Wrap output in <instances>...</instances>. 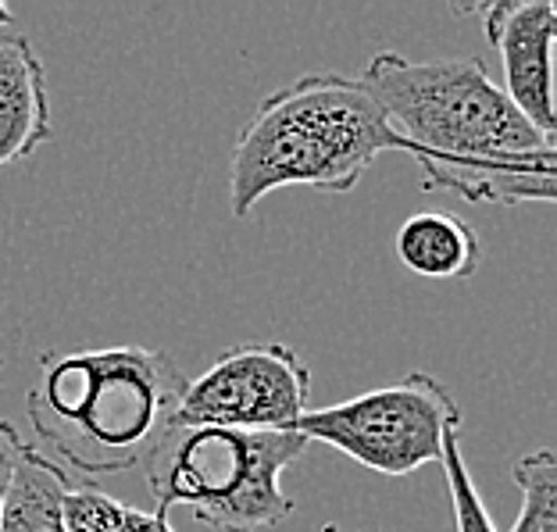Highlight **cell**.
Returning <instances> with one entry per match:
<instances>
[{"label":"cell","mask_w":557,"mask_h":532,"mask_svg":"<svg viewBox=\"0 0 557 532\" xmlns=\"http://www.w3.org/2000/svg\"><path fill=\"white\" fill-rule=\"evenodd\" d=\"M358 79L404 139L425 189L472 205H554V136L525 122L483 61L379 50Z\"/></svg>","instance_id":"1"},{"label":"cell","mask_w":557,"mask_h":532,"mask_svg":"<svg viewBox=\"0 0 557 532\" xmlns=\"http://www.w3.org/2000/svg\"><path fill=\"white\" fill-rule=\"evenodd\" d=\"M186 372L154 347H94L50 358L25 415L50 461L83 475L144 468L172 433Z\"/></svg>","instance_id":"2"},{"label":"cell","mask_w":557,"mask_h":532,"mask_svg":"<svg viewBox=\"0 0 557 532\" xmlns=\"http://www.w3.org/2000/svg\"><path fill=\"white\" fill-rule=\"evenodd\" d=\"M404 139L361 79L314 72L278 86L250 111L230 161V208L236 219L283 186L350 194L379 154Z\"/></svg>","instance_id":"3"},{"label":"cell","mask_w":557,"mask_h":532,"mask_svg":"<svg viewBox=\"0 0 557 532\" xmlns=\"http://www.w3.org/2000/svg\"><path fill=\"white\" fill-rule=\"evenodd\" d=\"M304 450L308 440L300 433L172 425L144 472L158 515L186 504L214 532H261L294 515L283 472Z\"/></svg>","instance_id":"4"},{"label":"cell","mask_w":557,"mask_h":532,"mask_svg":"<svg viewBox=\"0 0 557 532\" xmlns=\"http://www.w3.org/2000/svg\"><path fill=\"white\" fill-rule=\"evenodd\" d=\"M297 433L329 443L372 472L404 479L443 458V440L461 433V408L429 372H408L394 386L369 389L333 408H308Z\"/></svg>","instance_id":"5"},{"label":"cell","mask_w":557,"mask_h":532,"mask_svg":"<svg viewBox=\"0 0 557 532\" xmlns=\"http://www.w3.org/2000/svg\"><path fill=\"white\" fill-rule=\"evenodd\" d=\"M311 400V372L286 344H236L186 383L175 425L297 433Z\"/></svg>","instance_id":"6"},{"label":"cell","mask_w":557,"mask_h":532,"mask_svg":"<svg viewBox=\"0 0 557 532\" xmlns=\"http://www.w3.org/2000/svg\"><path fill=\"white\" fill-rule=\"evenodd\" d=\"M490 47L504 58V86L511 104L543 136H554V36L557 8L550 0H504L483 11Z\"/></svg>","instance_id":"7"},{"label":"cell","mask_w":557,"mask_h":532,"mask_svg":"<svg viewBox=\"0 0 557 532\" xmlns=\"http://www.w3.org/2000/svg\"><path fill=\"white\" fill-rule=\"evenodd\" d=\"M50 139V94L40 54L22 33H0V169Z\"/></svg>","instance_id":"8"},{"label":"cell","mask_w":557,"mask_h":532,"mask_svg":"<svg viewBox=\"0 0 557 532\" xmlns=\"http://www.w3.org/2000/svg\"><path fill=\"white\" fill-rule=\"evenodd\" d=\"M397 258L422 279H472L483 264V244L450 211H418L397 233Z\"/></svg>","instance_id":"9"},{"label":"cell","mask_w":557,"mask_h":532,"mask_svg":"<svg viewBox=\"0 0 557 532\" xmlns=\"http://www.w3.org/2000/svg\"><path fill=\"white\" fill-rule=\"evenodd\" d=\"M72 490L69 472L50 461L44 450L25 443L22 458L11 479L0 532H69L65 525V497Z\"/></svg>","instance_id":"10"},{"label":"cell","mask_w":557,"mask_h":532,"mask_svg":"<svg viewBox=\"0 0 557 532\" xmlns=\"http://www.w3.org/2000/svg\"><path fill=\"white\" fill-rule=\"evenodd\" d=\"M65 525L69 532H175L169 515L139 511L94 486H75L65 497Z\"/></svg>","instance_id":"11"},{"label":"cell","mask_w":557,"mask_h":532,"mask_svg":"<svg viewBox=\"0 0 557 532\" xmlns=\"http://www.w3.org/2000/svg\"><path fill=\"white\" fill-rule=\"evenodd\" d=\"M515 486L522 490V511L511 532H557V458L554 450H533L518 458Z\"/></svg>","instance_id":"12"},{"label":"cell","mask_w":557,"mask_h":532,"mask_svg":"<svg viewBox=\"0 0 557 532\" xmlns=\"http://www.w3.org/2000/svg\"><path fill=\"white\" fill-rule=\"evenodd\" d=\"M440 465H443V472H447V493H450V508H454L458 532H497L483 497H479V490L472 483V472H468V465H465L461 433H450L443 440Z\"/></svg>","instance_id":"13"},{"label":"cell","mask_w":557,"mask_h":532,"mask_svg":"<svg viewBox=\"0 0 557 532\" xmlns=\"http://www.w3.org/2000/svg\"><path fill=\"white\" fill-rule=\"evenodd\" d=\"M22 447H25V440L18 436V429L0 418V511H4L11 479H15V468L22 458Z\"/></svg>","instance_id":"14"},{"label":"cell","mask_w":557,"mask_h":532,"mask_svg":"<svg viewBox=\"0 0 557 532\" xmlns=\"http://www.w3.org/2000/svg\"><path fill=\"white\" fill-rule=\"evenodd\" d=\"M11 25H15V11H11L4 0H0V33H8Z\"/></svg>","instance_id":"15"}]
</instances>
